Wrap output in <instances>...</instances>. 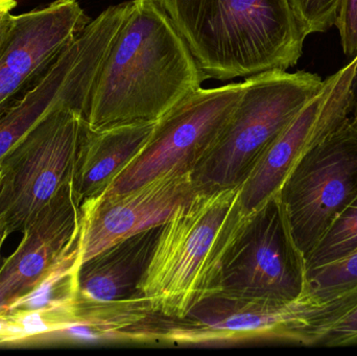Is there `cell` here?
I'll return each mask as SVG.
<instances>
[{
  "label": "cell",
  "instance_id": "cell-19",
  "mask_svg": "<svg viewBox=\"0 0 357 356\" xmlns=\"http://www.w3.org/2000/svg\"><path fill=\"white\" fill-rule=\"evenodd\" d=\"M335 26L339 31L344 52L354 60L357 56V0H340Z\"/></svg>",
  "mask_w": 357,
  "mask_h": 356
},
{
  "label": "cell",
  "instance_id": "cell-13",
  "mask_svg": "<svg viewBox=\"0 0 357 356\" xmlns=\"http://www.w3.org/2000/svg\"><path fill=\"white\" fill-rule=\"evenodd\" d=\"M195 192L191 173H169L135 189L81 205V263L121 240L163 225Z\"/></svg>",
  "mask_w": 357,
  "mask_h": 356
},
{
  "label": "cell",
  "instance_id": "cell-5",
  "mask_svg": "<svg viewBox=\"0 0 357 356\" xmlns=\"http://www.w3.org/2000/svg\"><path fill=\"white\" fill-rule=\"evenodd\" d=\"M87 121L62 108L25 134L0 161V221L10 233L22 232L73 171Z\"/></svg>",
  "mask_w": 357,
  "mask_h": 356
},
{
  "label": "cell",
  "instance_id": "cell-7",
  "mask_svg": "<svg viewBox=\"0 0 357 356\" xmlns=\"http://www.w3.org/2000/svg\"><path fill=\"white\" fill-rule=\"evenodd\" d=\"M243 89V82L199 88L185 98L157 121L142 152L102 196L123 194L167 173H192L215 144Z\"/></svg>",
  "mask_w": 357,
  "mask_h": 356
},
{
  "label": "cell",
  "instance_id": "cell-15",
  "mask_svg": "<svg viewBox=\"0 0 357 356\" xmlns=\"http://www.w3.org/2000/svg\"><path fill=\"white\" fill-rule=\"evenodd\" d=\"M155 123H136L92 130L86 127L73 171V187L81 205L96 200L138 156Z\"/></svg>",
  "mask_w": 357,
  "mask_h": 356
},
{
  "label": "cell",
  "instance_id": "cell-11",
  "mask_svg": "<svg viewBox=\"0 0 357 356\" xmlns=\"http://www.w3.org/2000/svg\"><path fill=\"white\" fill-rule=\"evenodd\" d=\"M81 202L65 184L23 230L0 265V314L33 295L81 246Z\"/></svg>",
  "mask_w": 357,
  "mask_h": 356
},
{
  "label": "cell",
  "instance_id": "cell-3",
  "mask_svg": "<svg viewBox=\"0 0 357 356\" xmlns=\"http://www.w3.org/2000/svg\"><path fill=\"white\" fill-rule=\"evenodd\" d=\"M205 79L228 81L296 66L306 37L289 0H157Z\"/></svg>",
  "mask_w": 357,
  "mask_h": 356
},
{
  "label": "cell",
  "instance_id": "cell-2",
  "mask_svg": "<svg viewBox=\"0 0 357 356\" xmlns=\"http://www.w3.org/2000/svg\"><path fill=\"white\" fill-rule=\"evenodd\" d=\"M248 215L241 186L195 192L161 226L139 284L151 311L177 321L220 291L225 263Z\"/></svg>",
  "mask_w": 357,
  "mask_h": 356
},
{
  "label": "cell",
  "instance_id": "cell-4",
  "mask_svg": "<svg viewBox=\"0 0 357 356\" xmlns=\"http://www.w3.org/2000/svg\"><path fill=\"white\" fill-rule=\"evenodd\" d=\"M323 85L320 75L305 70L275 69L248 77L218 140L191 173L195 192L241 186L271 142Z\"/></svg>",
  "mask_w": 357,
  "mask_h": 356
},
{
  "label": "cell",
  "instance_id": "cell-22",
  "mask_svg": "<svg viewBox=\"0 0 357 356\" xmlns=\"http://www.w3.org/2000/svg\"><path fill=\"white\" fill-rule=\"evenodd\" d=\"M12 16L10 13L8 14L0 15V48L4 43L8 31H10V23H12Z\"/></svg>",
  "mask_w": 357,
  "mask_h": 356
},
{
  "label": "cell",
  "instance_id": "cell-9",
  "mask_svg": "<svg viewBox=\"0 0 357 356\" xmlns=\"http://www.w3.org/2000/svg\"><path fill=\"white\" fill-rule=\"evenodd\" d=\"M321 307L310 295L283 303L218 292L197 303L184 319H165L160 340L207 344L260 339L307 346L310 322Z\"/></svg>",
  "mask_w": 357,
  "mask_h": 356
},
{
  "label": "cell",
  "instance_id": "cell-20",
  "mask_svg": "<svg viewBox=\"0 0 357 356\" xmlns=\"http://www.w3.org/2000/svg\"><path fill=\"white\" fill-rule=\"evenodd\" d=\"M357 345V305L337 321L322 338L317 347H346Z\"/></svg>",
  "mask_w": 357,
  "mask_h": 356
},
{
  "label": "cell",
  "instance_id": "cell-23",
  "mask_svg": "<svg viewBox=\"0 0 357 356\" xmlns=\"http://www.w3.org/2000/svg\"><path fill=\"white\" fill-rule=\"evenodd\" d=\"M16 6V0H0V15L8 14Z\"/></svg>",
  "mask_w": 357,
  "mask_h": 356
},
{
  "label": "cell",
  "instance_id": "cell-14",
  "mask_svg": "<svg viewBox=\"0 0 357 356\" xmlns=\"http://www.w3.org/2000/svg\"><path fill=\"white\" fill-rule=\"evenodd\" d=\"M161 226L121 240L82 263L77 273V309L142 297L139 284L150 265Z\"/></svg>",
  "mask_w": 357,
  "mask_h": 356
},
{
  "label": "cell",
  "instance_id": "cell-6",
  "mask_svg": "<svg viewBox=\"0 0 357 356\" xmlns=\"http://www.w3.org/2000/svg\"><path fill=\"white\" fill-rule=\"evenodd\" d=\"M356 196L357 118L352 116L302 157L278 194L304 261Z\"/></svg>",
  "mask_w": 357,
  "mask_h": 356
},
{
  "label": "cell",
  "instance_id": "cell-1",
  "mask_svg": "<svg viewBox=\"0 0 357 356\" xmlns=\"http://www.w3.org/2000/svg\"><path fill=\"white\" fill-rule=\"evenodd\" d=\"M131 2L92 92L86 114L92 130L158 121L206 79L158 1Z\"/></svg>",
  "mask_w": 357,
  "mask_h": 356
},
{
  "label": "cell",
  "instance_id": "cell-8",
  "mask_svg": "<svg viewBox=\"0 0 357 356\" xmlns=\"http://www.w3.org/2000/svg\"><path fill=\"white\" fill-rule=\"evenodd\" d=\"M218 292L283 303L310 293L305 261L278 194L248 215L225 263Z\"/></svg>",
  "mask_w": 357,
  "mask_h": 356
},
{
  "label": "cell",
  "instance_id": "cell-17",
  "mask_svg": "<svg viewBox=\"0 0 357 356\" xmlns=\"http://www.w3.org/2000/svg\"><path fill=\"white\" fill-rule=\"evenodd\" d=\"M310 295L314 302H325L357 286V250L337 263L308 271Z\"/></svg>",
  "mask_w": 357,
  "mask_h": 356
},
{
  "label": "cell",
  "instance_id": "cell-16",
  "mask_svg": "<svg viewBox=\"0 0 357 356\" xmlns=\"http://www.w3.org/2000/svg\"><path fill=\"white\" fill-rule=\"evenodd\" d=\"M356 250L357 196L333 219L320 242L306 257V273L342 261Z\"/></svg>",
  "mask_w": 357,
  "mask_h": 356
},
{
  "label": "cell",
  "instance_id": "cell-25",
  "mask_svg": "<svg viewBox=\"0 0 357 356\" xmlns=\"http://www.w3.org/2000/svg\"><path fill=\"white\" fill-rule=\"evenodd\" d=\"M1 179H2V171H1V167H0V183H1ZM4 225L3 222L0 221V226Z\"/></svg>",
  "mask_w": 357,
  "mask_h": 356
},
{
  "label": "cell",
  "instance_id": "cell-12",
  "mask_svg": "<svg viewBox=\"0 0 357 356\" xmlns=\"http://www.w3.org/2000/svg\"><path fill=\"white\" fill-rule=\"evenodd\" d=\"M89 22L77 0H54L43 8L13 15L0 48V116Z\"/></svg>",
  "mask_w": 357,
  "mask_h": 356
},
{
  "label": "cell",
  "instance_id": "cell-24",
  "mask_svg": "<svg viewBox=\"0 0 357 356\" xmlns=\"http://www.w3.org/2000/svg\"><path fill=\"white\" fill-rule=\"evenodd\" d=\"M10 232L8 231V228L6 225L0 226V265H1L3 258H2V249H3L4 242H6V238L10 235Z\"/></svg>",
  "mask_w": 357,
  "mask_h": 356
},
{
  "label": "cell",
  "instance_id": "cell-21",
  "mask_svg": "<svg viewBox=\"0 0 357 356\" xmlns=\"http://www.w3.org/2000/svg\"><path fill=\"white\" fill-rule=\"evenodd\" d=\"M350 98H351V113L357 118V56L356 65L350 83Z\"/></svg>",
  "mask_w": 357,
  "mask_h": 356
},
{
  "label": "cell",
  "instance_id": "cell-18",
  "mask_svg": "<svg viewBox=\"0 0 357 356\" xmlns=\"http://www.w3.org/2000/svg\"><path fill=\"white\" fill-rule=\"evenodd\" d=\"M296 20L306 38L335 26L340 0H289Z\"/></svg>",
  "mask_w": 357,
  "mask_h": 356
},
{
  "label": "cell",
  "instance_id": "cell-10",
  "mask_svg": "<svg viewBox=\"0 0 357 356\" xmlns=\"http://www.w3.org/2000/svg\"><path fill=\"white\" fill-rule=\"evenodd\" d=\"M356 58L324 79L318 94L291 119L262 153L241 186L247 215L276 196L302 157L344 125L351 114L350 83Z\"/></svg>",
  "mask_w": 357,
  "mask_h": 356
}]
</instances>
